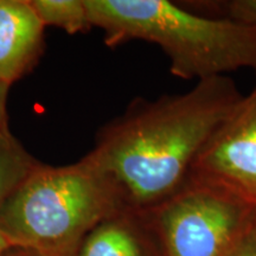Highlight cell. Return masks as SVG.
<instances>
[{
	"instance_id": "obj_1",
	"label": "cell",
	"mask_w": 256,
	"mask_h": 256,
	"mask_svg": "<svg viewBox=\"0 0 256 256\" xmlns=\"http://www.w3.org/2000/svg\"><path fill=\"white\" fill-rule=\"evenodd\" d=\"M242 98L232 78L218 76L183 94L134 101L102 128L87 156L107 176L124 209L148 211L185 183Z\"/></svg>"
},
{
	"instance_id": "obj_2",
	"label": "cell",
	"mask_w": 256,
	"mask_h": 256,
	"mask_svg": "<svg viewBox=\"0 0 256 256\" xmlns=\"http://www.w3.org/2000/svg\"><path fill=\"white\" fill-rule=\"evenodd\" d=\"M92 26L106 46L140 40L158 46L172 75L183 80L256 72V28L222 17L200 14L168 0H86Z\"/></svg>"
},
{
	"instance_id": "obj_3",
	"label": "cell",
	"mask_w": 256,
	"mask_h": 256,
	"mask_svg": "<svg viewBox=\"0 0 256 256\" xmlns=\"http://www.w3.org/2000/svg\"><path fill=\"white\" fill-rule=\"evenodd\" d=\"M124 208L87 156L72 165L37 166L0 208V232L14 247L75 256L87 234Z\"/></svg>"
},
{
	"instance_id": "obj_4",
	"label": "cell",
	"mask_w": 256,
	"mask_h": 256,
	"mask_svg": "<svg viewBox=\"0 0 256 256\" xmlns=\"http://www.w3.org/2000/svg\"><path fill=\"white\" fill-rule=\"evenodd\" d=\"M146 214L164 256H226L256 226V206L222 185L192 177Z\"/></svg>"
},
{
	"instance_id": "obj_5",
	"label": "cell",
	"mask_w": 256,
	"mask_h": 256,
	"mask_svg": "<svg viewBox=\"0 0 256 256\" xmlns=\"http://www.w3.org/2000/svg\"><path fill=\"white\" fill-rule=\"evenodd\" d=\"M190 176L222 185L256 206V87L211 136Z\"/></svg>"
},
{
	"instance_id": "obj_6",
	"label": "cell",
	"mask_w": 256,
	"mask_h": 256,
	"mask_svg": "<svg viewBox=\"0 0 256 256\" xmlns=\"http://www.w3.org/2000/svg\"><path fill=\"white\" fill-rule=\"evenodd\" d=\"M44 28L30 0H0V82L11 87L37 66Z\"/></svg>"
},
{
	"instance_id": "obj_7",
	"label": "cell",
	"mask_w": 256,
	"mask_h": 256,
	"mask_svg": "<svg viewBox=\"0 0 256 256\" xmlns=\"http://www.w3.org/2000/svg\"><path fill=\"white\" fill-rule=\"evenodd\" d=\"M75 256H164L145 212L124 209L87 234Z\"/></svg>"
},
{
	"instance_id": "obj_8",
	"label": "cell",
	"mask_w": 256,
	"mask_h": 256,
	"mask_svg": "<svg viewBox=\"0 0 256 256\" xmlns=\"http://www.w3.org/2000/svg\"><path fill=\"white\" fill-rule=\"evenodd\" d=\"M40 164L11 132L0 133V208Z\"/></svg>"
},
{
	"instance_id": "obj_9",
	"label": "cell",
	"mask_w": 256,
	"mask_h": 256,
	"mask_svg": "<svg viewBox=\"0 0 256 256\" xmlns=\"http://www.w3.org/2000/svg\"><path fill=\"white\" fill-rule=\"evenodd\" d=\"M30 4L44 26L63 28L69 34L92 28L86 0H30Z\"/></svg>"
},
{
	"instance_id": "obj_10",
	"label": "cell",
	"mask_w": 256,
	"mask_h": 256,
	"mask_svg": "<svg viewBox=\"0 0 256 256\" xmlns=\"http://www.w3.org/2000/svg\"><path fill=\"white\" fill-rule=\"evenodd\" d=\"M215 8H220L222 18L256 28V0H230L220 2Z\"/></svg>"
},
{
	"instance_id": "obj_11",
	"label": "cell",
	"mask_w": 256,
	"mask_h": 256,
	"mask_svg": "<svg viewBox=\"0 0 256 256\" xmlns=\"http://www.w3.org/2000/svg\"><path fill=\"white\" fill-rule=\"evenodd\" d=\"M226 256H256V226Z\"/></svg>"
},
{
	"instance_id": "obj_12",
	"label": "cell",
	"mask_w": 256,
	"mask_h": 256,
	"mask_svg": "<svg viewBox=\"0 0 256 256\" xmlns=\"http://www.w3.org/2000/svg\"><path fill=\"white\" fill-rule=\"evenodd\" d=\"M10 86L0 82V133H8V96Z\"/></svg>"
},
{
	"instance_id": "obj_13",
	"label": "cell",
	"mask_w": 256,
	"mask_h": 256,
	"mask_svg": "<svg viewBox=\"0 0 256 256\" xmlns=\"http://www.w3.org/2000/svg\"><path fill=\"white\" fill-rule=\"evenodd\" d=\"M4 256H50V255L40 254V252L30 250V249L14 247L10 249V250L6 252V254Z\"/></svg>"
},
{
	"instance_id": "obj_14",
	"label": "cell",
	"mask_w": 256,
	"mask_h": 256,
	"mask_svg": "<svg viewBox=\"0 0 256 256\" xmlns=\"http://www.w3.org/2000/svg\"><path fill=\"white\" fill-rule=\"evenodd\" d=\"M14 246L10 242V240L0 232V256H4L6 252L10 250L11 248H14Z\"/></svg>"
}]
</instances>
